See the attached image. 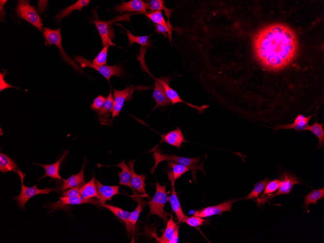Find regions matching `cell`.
Listing matches in <instances>:
<instances>
[{
    "label": "cell",
    "mask_w": 324,
    "mask_h": 243,
    "mask_svg": "<svg viewBox=\"0 0 324 243\" xmlns=\"http://www.w3.org/2000/svg\"><path fill=\"white\" fill-rule=\"evenodd\" d=\"M153 157L155 161L153 166L150 169L153 174L159 163L165 161H170L186 166H196L199 162L201 157L188 158L179 156L175 154L167 155L160 153L157 150L153 151Z\"/></svg>",
    "instance_id": "obj_8"
},
{
    "label": "cell",
    "mask_w": 324,
    "mask_h": 243,
    "mask_svg": "<svg viewBox=\"0 0 324 243\" xmlns=\"http://www.w3.org/2000/svg\"><path fill=\"white\" fill-rule=\"evenodd\" d=\"M102 206L110 211L118 218L122 220L126 225L127 232L130 236H133L135 232V226L133 225L130 221V212L125 211L119 207L113 206L107 204H102Z\"/></svg>",
    "instance_id": "obj_16"
},
{
    "label": "cell",
    "mask_w": 324,
    "mask_h": 243,
    "mask_svg": "<svg viewBox=\"0 0 324 243\" xmlns=\"http://www.w3.org/2000/svg\"><path fill=\"white\" fill-rule=\"evenodd\" d=\"M114 99L112 94V91H110L104 104L101 109L97 111L100 123L102 125H109V113H110L113 105Z\"/></svg>",
    "instance_id": "obj_24"
},
{
    "label": "cell",
    "mask_w": 324,
    "mask_h": 243,
    "mask_svg": "<svg viewBox=\"0 0 324 243\" xmlns=\"http://www.w3.org/2000/svg\"><path fill=\"white\" fill-rule=\"evenodd\" d=\"M147 89L146 86H128L125 89L118 90L114 89L113 95V105L111 110L112 118L118 116L123 108L124 102L131 99L132 94L135 90H145Z\"/></svg>",
    "instance_id": "obj_7"
},
{
    "label": "cell",
    "mask_w": 324,
    "mask_h": 243,
    "mask_svg": "<svg viewBox=\"0 0 324 243\" xmlns=\"http://www.w3.org/2000/svg\"><path fill=\"white\" fill-rule=\"evenodd\" d=\"M171 185L172 191L171 195L169 197V200L172 210L177 217L178 223L182 222L186 216L182 211L178 198L177 195L175 188V183Z\"/></svg>",
    "instance_id": "obj_25"
},
{
    "label": "cell",
    "mask_w": 324,
    "mask_h": 243,
    "mask_svg": "<svg viewBox=\"0 0 324 243\" xmlns=\"http://www.w3.org/2000/svg\"><path fill=\"white\" fill-rule=\"evenodd\" d=\"M313 115L314 114H311L308 116H307L304 119L300 120L295 118L293 123L285 125H276L274 127V130H276L280 129H293L297 131L306 130L308 122Z\"/></svg>",
    "instance_id": "obj_26"
},
{
    "label": "cell",
    "mask_w": 324,
    "mask_h": 243,
    "mask_svg": "<svg viewBox=\"0 0 324 243\" xmlns=\"http://www.w3.org/2000/svg\"><path fill=\"white\" fill-rule=\"evenodd\" d=\"M74 60L80 64L82 68L88 67L96 70L107 79L109 83H110V79L111 77L113 76L122 77L124 74L123 69L120 65H97L81 56H75Z\"/></svg>",
    "instance_id": "obj_5"
},
{
    "label": "cell",
    "mask_w": 324,
    "mask_h": 243,
    "mask_svg": "<svg viewBox=\"0 0 324 243\" xmlns=\"http://www.w3.org/2000/svg\"><path fill=\"white\" fill-rule=\"evenodd\" d=\"M115 166L120 167L121 169V172L118 173L119 178V184L121 185H124L129 187L133 191L132 197L143 196L147 197L146 195L138 193L131 186L130 180L131 178V172L129 166L125 163L124 160H122L119 164L114 165Z\"/></svg>",
    "instance_id": "obj_19"
},
{
    "label": "cell",
    "mask_w": 324,
    "mask_h": 243,
    "mask_svg": "<svg viewBox=\"0 0 324 243\" xmlns=\"http://www.w3.org/2000/svg\"><path fill=\"white\" fill-rule=\"evenodd\" d=\"M6 74V71H4L3 72H0V91H2L5 89L8 88H16V87H14L8 83H7L4 80V77L5 75Z\"/></svg>",
    "instance_id": "obj_44"
},
{
    "label": "cell",
    "mask_w": 324,
    "mask_h": 243,
    "mask_svg": "<svg viewBox=\"0 0 324 243\" xmlns=\"http://www.w3.org/2000/svg\"><path fill=\"white\" fill-rule=\"evenodd\" d=\"M167 184L161 185L159 183H156V192L151 200L147 202L149 208L150 215H156L162 219L164 222L168 221L167 216L169 214L165 212L163 208L165 204L169 200L166 192Z\"/></svg>",
    "instance_id": "obj_2"
},
{
    "label": "cell",
    "mask_w": 324,
    "mask_h": 243,
    "mask_svg": "<svg viewBox=\"0 0 324 243\" xmlns=\"http://www.w3.org/2000/svg\"><path fill=\"white\" fill-rule=\"evenodd\" d=\"M254 46L256 55L266 68H283L295 55L297 41L294 32L286 26L274 24L262 30L256 35Z\"/></svg>",
    "instance_id": "obj_1"
},
{
    "label": "cell",
    "mask_w": 324,
    "mask_h": 243,
    "mask_svg": "<svg viewBox=\"0 0 324 243\" xmlns=\"http://www.w3.org/2000/svg\"><path fill=\"white\" fill-rule=\"evenodd\" d=\"M90 1V0H79L73 4L66 7L56 15L55 18L56 21L59 22L62 19L68 16L75 10L81 11L82 8L87 6Z\"/></svg>",
    "instance_id": "obj_27"
},
{
    "label": "cell",
    "mask_w": 324,
    "mask_h": 243,
    "mask_svg": "<svg viewBox=\"0 0 324 243\" xmlns=\"http://www.w3.org/2000/svg\"><path fill=\"white\" fill-rule=\"evenodd\" d=\"M179 226L174 222L172 216L167 222L166 228L161 236L158 239L159 243H177L178 241Z\"/></svg>",
    "instance_id": "obj_15"
},
{
    "label": "cell",
    "mask_w": 324,
    "mask_h": 243,
    "mask_svg": "<svg viewBox=\"0 0 324 243\" xmlns=\"http://www.w3.org/2000/svg\"><path fill=\"white\" fill-rule=\"evenodd\" d=\"M168 166L171 169V170L166 171L168 179L171 182V184L175 183V181L177 179L189 170L198 169L204 173L205 172L202 164L199 166H190L168 161Z\"/></svg>",
    "instance_id": "obj_12"
},
{
    "label": "cell",
    "mask_w": 324,
    "mask_h": 243,
    "mask_svg": "<svg viewBox=\"0 0 324 243\" xmlns=\"http://www.w3.org/2000/svg\"><path fill=\"white\" fill-rule=\"evenodd\" d=\"M43 35L47 43L51 45L54 44L59 49L60 54L64 60L70 65L77 72L82 73L83 70L73 59L67 55L64 50L62 45V36L60 28L56 30H52L50 28H44Z\"/></svg>",
    "instance_id": "obj_3"
},
{
    "label": "cell",
    "mask_w": 324,
    "mask_h": 243,
    "mask_svg": "<svg viewBox=\"0 0 324 243\" xmlns=\"http://www.w3.org/2000/svg\"><path fill=\"white\" fill-rule=\"evenodd\" d=\"M80 187H75L70 188L69 190L63 193V196L72 197H80L81 194L79 192Z\"/></svg>",
    "instance_id": "obj_43"
},
{
    "label": "cell",
    "mask_w": 324,
    "mask_h": 243,
    "mask_svg": "<svg viewBox=\"0 0 324 243\" xmlns=\"http://www.w3.org/2000/svg\"><path fill=\"white\" fill-rule=\"evenodd\" d=\"M160 79L162 83L164 88L166 94L173 105L178 103H184L188 105L189 107L196 109L199 113H203L205 109L209 107L208 105L198 106L183 101L179 97L178 93L169 86V82L170 81L169 77H161Z\"/></svg>",
    "instance_id": "obj_10"
},
{
    "label": "cell",
    "mask_w": 324,
    "mask_h": 243,
    "mask_svg": "<svg viewBox=\"0 0 324 243\" xmlns=\"http://www.w3.org/2000/svg\"><path fill=\"white\" fill-rule=\"evenodd\" d=\"M161 142H166V143L174 146L179 149L183 143L187 142L183 136V134L179 128H177L175 130L170 131L165 135H162Z\"/></svg>",
    "instance_id": "obj_22"
},
{
    "label": "cell",
    "mask_w": 324,
    "mask_h": 243,
    "mask_svg": "<svg viewBox=\"0 0 324 243\" xmlns=\"http://www.w3.org/2000/svg\"><path fill=\"white\" fill-rule=\"evenodd\" d=\"M79 192L81 195L86 199L92 197L99 198L95 184V178L93 177L90 181L85 183L79 188Z\"/></svg>",
    "instance_id": "obj_28"
},
{
    "label": "cell",
    "mask_w": 324,
    "mask_h": 243,
    "mask_svg": "<svg viewBox=\"0 0 324 243\" xmlns=\"http://www.w3.org/2000/svg\"><path fill=\"white\" fill-rule=\"evenodd\" d=\"M7 0H0V19L2 20V18H4V15H5V12H4V4L6 2Z\"/></svg>",
    "instance_id": "obj_45"
},
{
    "label": "cell",
    "mask_w": 324,
    "mask_h": 243,
    "mask_svg": "<svg viewBox=\"0 0 324 243\" xmlns=\"http://www.w3.org/2000/svg\"><path fill=\"white\" fill-rule=\"evenodd\" d=\"M270 181V179L266 178L255 184L253 190L248 195L247 199H252L257 198L259 194L264 189Z\"/></svg>",
    "instance_id": "obj_36"
},
{
    "label": "cell",
    "mask_w": 324,
    "mask_h": 243,
    "mask_svg": "<svg viewBox=\"0 0 324 243\" xmlns=\"http://www.w3.org/2000/svg\"><path fill=\"white\" fill-rule=\"evenodd\" d=\"M16 14L43 32L42 20L36 12L35 7L30 4L29 0H21L17 2L16 8Z\"/></svg>",
    "instance_id": "obj_4"
},
{
    "label": "cell",
    "mask_w": 324,
    "mask_h": 243,
    "mask_svg": "<svg viewBox=\"0 0 324 243\" xmlns=\"http://www.w3.org/2000/svg\"><path fill=\"white\" fill-rule=\"evenodd\" d=\"M93 22L96 26L101 37L103 47L107 45L110 46L115 45L112 41L114 35L113 29L110 26L109 22L99 20H93Z\"/></svg>",
    "instance_id": "obj_14"
},
{
    "label": "cell",
    "mask_w": 324,
    "mask_h": 243,
    "mask_svg": "<svg viewBox=\"0 0 324 243\" xmlns=\"http://www.w3.org/2000/svg\"><path fill=\"white\" fill-rule=\"evenodd\" d=\"M238 200H228L217 205L207 207L200 210L196 211L194 215L202 218H207L214 215H221L224 212L231 211L233 203Z\"/></svg>",
    "instance_id": "obj_11"
},
{
    "label": "cell",
    "mask_w": 324,
    "mask_h": 243,
    "mask_svg": "<svg viewBox=\"0 0 324 243\" xmlns=\"http://www.w3.org/2000/svg\"><path fill=\"white\" fill-rule=\"evenodd\" d=\"M306 130L310 131L318 137L319 142L317 148H321L324 144V130L323 125L319 124L316 119L315 122L312 125H308Z\"/></svg>",
    "instance_id": "obj_32"
},
{
    "label": "cell",
    "mask_w": 324,
    "mask_h": 243,
    "mask_svg": "<svg viewBox=\"0 0 324 243\" xmlns=\"http://www.w3.org/2000/svg\"><path fill=\"white\" fill-rule=\"evenodd\" d=\"M279 178L281 181L279 189L274 194H266L258 198L257 202L259 206L264 205L267 201L269 202L271 199L275 196L290 193L292 188L295 184L301 183L300 181L296 177L288 173L281 174Z\"/></svg>",
    "instance_id": "obj_6"
},
{
    "label": "cell",
    "mask_w": 324,
    "mask_h": 243,
    "mask_svg": "<svg viewBox=\"0 0 324 243\" xmlns=\"http://www.w3.org/2000/svg\"><path fill=\"white\" fill-rule=\"evenodd\" d=\"M68 153V150H67L64 153L63 155L60 159H59L55 162L50 164H41L40 163H34L35 164L42 166L45 170V174L39 179V181L46 177H49L52 178L62 179V178L59 173L60 166L62 162L65 158Z\"/></svg>",
    "instance_id": "obj_23"
},
{
    "label": "cell",
    "mask_w": 324,
    "mask_h": 243,
    "mask_svg": "<svg viewBox=\"0 0 324 243\" xmlns=\"http://www.w3.org/2000/svg\"><path fill=\"white\" fill-rule=\"evenodd\" d=\"M145 15L149 19L156 24V25H164L166 23L161 11H155L148 14L147 13Z\"/></svg>",
    "instance_id": "obj_38"
},
{
    "label": "cell",
    "mask_w": 324,
    "mask_h": 243,
    "mask_svg": "<svg viewBox=\"0 0 324 243\" xmlns=\"http://www.w3.org/2000/svg\"><path fill=\"white\" fill-rule=\"evenodd\" d=\"M18 167L16 162L6 155L0 154V171L6 173L9 171L18 172Z\"/></svg>",
    "instance_id": "obj_29"
},
{
    "label": "cell",
    "mask_w": 324,
    "mask_h": 243,
    "mask_svg": "<svg viewBox=\"0 0 324 243\" xmlns=\"http://www.w3.org/2000/svg\"><path fill=\"white\" fill-rule=\"evenodd\" d=\"M124 29L127 32V34L130 42L129 46L132 45L134 43H138L143 47H147L149 45L148 41L149 35L135 36L131 33L129 30Z\"/></svg>",
    "instance_id": "obj_35"
},
{
    "label": "cell",
    "mask_w": 324,
    "mask_h": 243,
    "mask_svg": "<svg viewBox=\"0 0 324 243\" xmlns=\"http://www.w3.org/2000/svg\"><path fill=\"white\" fill-rule=\"evenodd\" d=\"M110 46L104 47L92 63L97 65H103L107 64V57L108 48Z\"/></svg>",
    "instance_id": "obj_37"
},
{
    "label": "cell",
    "mask_w": 324,
    "mask_h": 243,
    "mask_svg": "<svg viewBox=\"0 0 324 243\" xmlns=\"http://www.w3.org/2000/svg\"><path fill=\"white\" fill-rule=\"evenodd\" d=\"M164 2L162 0H151L149 2V9H151L153 12L155 11L163 10L168 18V20H169V18L173 10L167 8L164 6Z\"/></svg>",
    "instance_id": "obj_34"
},
{
    "label": "cell",
    "mask_w": 324,
    "mask_h": 243,
    "mask_svg": "<svg viewBox=\"0 0 324 243\" xmlns=\"http://www.w3.org/2000/svg\"><path fill=\"white\" fill-rule=\"evenodd\" d=\"M182 222H185L191 227H198L205 223L206 220L203 218L193 215L191 217L185 216Z\"/></svg>",
    "instance_id": "obj_39"
},
{
    "label": "cell",
    "mask_w": 324,
    "mask_h": 243,
    "mask_svg": "<svg viewBox=\"0 0 324 243\" xmlns=\"http://www.w3.org/2000/svg\"><path fill=\"white\" fill-rule=\"evenodd\" d=\"M154 90L152 97L155 101L156 105L153 109L169 106L171 104V102L166 94L160 78H156L154 80Z\"/></svg>",
    "instance_id": "obj_17"
},
{
    "label": "cell",
    "mask_w": 324,
    "mask_h": 243,
    "mask_svg": "<svg viewBox=\"0 0 324 243\" xmlns=\"http://www.w3.org/2000/svg\"><path fill=\"white\" fill-rule=\"evenodd\" d=\"M106 100V98L105 97L102 95H99L94 99L90 107L93 110L97 112L102 108Z\"/></svg>",
    "instance_id": "obj_42"
},
{
    "label": "cell",
    "mask_w": 324,
    "mask_h": 243,
    "mask_svg": "<svg viewBox=\"0 0 324 243\" xmlns=\"http://www.w3.org/2000/svg\"><path fill=\"white\" fill-rule=\"evenodd\" d=\"M281 181L280 179H274L269 182L267 185L262 194L259 197L275 192L280 187Z\"/></svg>",
    "instance_id": "obj_41"
},
{
    "label": "cell",
    "mask_w": 324,
    "mask_h": 243,
    "mask_svg": "<svg viewBox=\"0 0 324 243\" xmlns=\"http://www.w3.org/2000/svg\"><path fill=\"white\" fill-rule=\"evenodd\" d=\"M324 197V188L313 190L307 194L304 198V206L305 209H308L310 204H316L317 201Z\"/></svg>",
    "instance_id": "obj_31"
},
{
    "label": "cell",
    "mask_w": 324,
    "mask_h": 243,
    "mask_svg": "<svg viewBox=\"0 0 324 243\" xmlns=\"http://www.w3.org/2000/svg\"><path fill=\"white\" fill-rule=\"evenodd\" d=\"M144 197L141 196L133 197L135 201L138 203L137 207L133 211L130 212V215L131 222L134 226H135L139 215L143 211L144 207L147 204Z\"/></svg>",
    "instance_id": "obj_33"
},
{
    "label": "cell",
    "mask_w": 324,
    "mask_h": 243,
    "mask_svg": "<svg viewBox=\"0 0 324 243\" xmlns=\"http://www.w3.org/2000/svg\"><path fill=\"white\" fill-rule=\"evenodd\" d=\"M18 173L19 174L21 179V191L20 194L17 196H16L15 198L18 205L21 208H24L26 202L32 196L39 194H48L50 192L59 191L58 188H46L43 189H39L37 188L36 185H34L32 187H27L23 184V180L24 176H22V172L19 170Z\"/></svg>",
    "instance_id": "obj_9"
},
{
    "label": "cell",
    "mask_w": 324,
    "mask_h": 243,
    "mask_svg": "<svg viewBox=\"0 0 324 243\" xmlns=\"http://www.w3.org/2000/svg\"><path fill=\"white\" fill-rule=\"evenodd\" d=\"M85 166V162L83 164L82 168L79 173L71 175L67 179H63L64 184L61 187V191L63 193L67 189L80 187L85 184L84 175Z\"/></svg>",
    "instance_id": "obj_21"
},
{
    "label": "cell",
    "mask_w": 324,
    "mask_h": 243,
    "mask_svg": "<svg viewBox=\"0 0 324 243\" xmlns=\"http://www.w3.org/2000/svg\"><path fill=\"white\" fill-rule=\"evenodd\" d=\"M149 3L142 0H132L128 2H122L115 7L114 10L119 13L137 12L147 14V9H149Z\"/></svg>",
    "instance_id": "obj_13"
},
{
    "label": "cell",
    "mask_w": 324,
    "mask_h": 243,
    "mask_svg": "<svg viewBox=\"0 0 324 243\" xmlns=\"http://www.w3.org/2000/svg\"><path fill=\"white\" fill-rule=\"evenodd\" d=\"M95 184L99 195L98 201L100 205L104 204L106 201H110L112 197L120 194L119 186H107L102 184L97 178Z\"/></svg>",
    "instance_id": "obj_18"
},
{
    "label": "cell",
    "mask_w": 324,
    "mask_h": 243,
    "mask_svg": "<svg viewBox=\"0 0 324 243\" xmlns=\"http://www.w3.org/2000/svg\"><path fill=\"white\" fill-rule=\"evenodd\" d=\"M134 160H131L128 162V165L131 172V184L132 187L138 192L140 194L146 195L148 197L146 193L145 187V179L146 176L144 174L139 175L135 173L134 170Z\"/></svg>",
    "instance_id": "obj_20"
},
{
    "label": "cell",
    "mask_w": 324,
    "mask_h": 243,
    "mask_svg": "<svg viewBox=\"0 0 324 243\" xmlns=\"http://www.w3.org/2000/svg\"><path fill=\"white\" fill-rule=\"evenodd\" d=\"M156 27L157 32L162 33L165 37L168 36L170 41L171 40L172 28L169 20H168L164 25L157 24Z\"/></svg>",
    "instance_id": "obj_40"
},
{
    "label": "cell",
    "mask_w": 324,
    "mask_h": 243,
    "mask_svg": "<svg viewBox=\"0 0 324 243\" xmlns=\"http://www.w3.org/2000/svg\"><path fill=\"white\" fill-rule=\"evenodd\" d=\"M60 200L59 201L60 205H79L83 203H92L94 204H98L99 202L98 200H96L94 199H86L82 196L80 197H60Z\"/></svg>",
    "instance_id": "obj_30"
}]
</instances>
